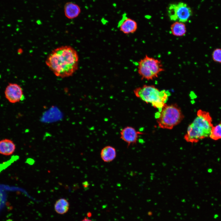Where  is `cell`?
<instances>
[{
    "label": "cell",
    "instance_id": "cell-1",
    "mask_svg": "<svg viewBox=\"0 0 221 221\" xmlns=\"http://www.w3.org/2000/svg\"><path fill=\"white\" fill-rule=\"evenodd\" d=\"M45 63L56 76L67 77L72 76L77 70L79 56L76 51L72 47L62 46L52 50Z\"/></svg>",
    "mask_w": 221,
    "mask_h": 221
},
{
    "label": "cell",
    "instance_id": "cell-2",
    "mask_svg": "<svg viewBox=\"0 0 221 221\" xmlns=\"http://www.w3.org/2000/svg\"><path fill=\"white\" fill-rule=\"evenodd\" d=\"M213 126L209 113L200 110L197 112V116L188 126L184 139L188 142H197L209 137Z\"/></svg>",
    "mask_w": 221,
    "mask_h": 221
},
{
    "label": "cell",
    "instance_id": "cell-3",
    "mask_svg": "<svg viewBox=\"0 0 221 221\" xmlns=\"http://www.w3.org/2000/svg\"><path fill=\"white\" fill-rule=\"evenodd\" d=\"M135 96L147 103H150L160 111L166 104L170 95L169 91L160 90L152 85H144L134 91Z\"/></svg>",
    "mask_w": 221,
    "mask_h": 221
},
{
    "label": "cell",
    "instance_id": "cell-4",
    "mask_svg": "<svg viewBox=\"0 0 221 221\" xmlns=\"http://www.w3.org/2000/svg\"><path fill=\"white\" fill-rule=\"evenodd\" d=\"M184 118L181 110L177 104H166L160 111L157 122L159 127L171 130L179 124Z\"/></svg>",
    "mask_w": 221,
    "mask_h": 221
},
{
    "label": "cell",
    "instance_id": "cell-5",
    "mask_svg": "<svg viewBox=\"0 0 221 221\" xmlns=\"http://www.w3.org/2000/svg\"><path fill=\"white\" fill-rule=\"evenodd\" d=\"M164 71L160 60L148 55L138 62V72L142 79L153 80Z\"/></svg>",
    "mask_w": 221,
    "mask_h": 221
},
{
    "label": "cell",
    "instance_id": "cell-6",
    "mask_svg": "<svg viewBox=\"0 0 221 221\" xmlns=\"http://www.w3.org/2000/svg\"><path fill=\"white\" fill-rule=\"evenodd\" d=\"M168 16L172 21L185 22L192 14L191 8L186 3L183 2L172 3L168 8Z\"/></svg>",
    "mask_w": 221,
    "mask_h": 221
},
{
    "label": "cell",
    "instance_id": "cell-7",
    "mask_svg": "<svg viewBox=\"0 0 221 221\" xmlns=\"http://www.w3.org/2000/svg\"><path fill=\"white\" fill-rule=\"evenodd\" d=\"M5 95L8 101L12 103L18 102L24 98L22 88L16 83H9L5 89Z\"/></svg>",
    "mask_w": 221,
    "mask_h": 221
},
{
    "label": "cell",
    "instance_id": "cell-8",
    "mask_svg": "<svg viewBox=\"0 0 221 221\" xmlns=\"http://www.w3.org/2000/svg\"><path fill=\"white\" fill-rule=\"evenodd\" d=\"M120 138L127 145L128 148L136 144L140 135L143 133L137 131L134 127L127 126L122 129L120 132Z\"/></svg>",
    "mask_w": 221,
    "mask_h": 221
},
{
    "label": "cell",
    "instance_id": "cell-9",
    "mask_svg": "<svg viewBox=\"0 0 221 221\" xmlns=\"http://www.w3.org/2000/svg\"><path fill=\"white\" fill-rule=\"evenodd\" d=\"M118 27L121 32L125 34H129L136 31L138 24L135 20L127 17L125 14L119 22Z\"/></svg>",
    "mask_w": 221,
    "mask_h": 221
},
{
    "label": "cell",
    "instance_id": "cell-10",
    "mask_svg": "<svg viewBox=\"0 0 221 221\" xmlns=\"http://www.w3.org/2000/svg\"><path fill=\"white\" fill-rule=\"evenodd\" d=\"M101 159L105 162L108 163L114 161L117 156L116 149L110 145L106 146L101 150L100 153Z\"/></svg>",
    "mask_w": 221,
    "mask_h": 221
},
{
    "label": "cell",
    "instance_id": "cell-11",
    "mask_svg": "<svg viewBox=\"0 0 221 221\" xmlns=\"http://www.w3.org/2000/svg\"><path fill=\"white\" fill-rule=\"evenodd\" d=\"M64 12L67 18L74 19L79 15L81 13V9L77 4L72 2H68L64 5Z\"/></svg>",
    "mask_w": 221,
    "mask_h": 221
},
{
    "label": "cell",
    "instance_id": "cell-12",
    "mask_svg": "<svg viewBox=\"0 0 221 221\" xmlns=\"http://www.w3.org/2000/svg\"><path fill=\"white\" fill-rule=\"evenodd\" d=\"M15 145L10 139H5L0 141V153L5 155L13 154L15 149Z\"/></svg>",
    "mask_w": 221,
    "mask_h": 221
},
{
    "label": "cell",
    "instance_id": "cell-13",
    "mask_svg": "<svg viewBox=\"0 0 221 221\" xmlns=\"http://www.w3.org/2000/svg\"><path fill=\"white\" fill-rule=\"evenodd\" d=\"M170 30L173 36L178 37L184 36L186 33L185 24L183 22L177 21L171 25Z\"/></svg>",
    "mask_w": 221,
    "mask_h": 221
},
{
    "label": "cell",
    "instance_id": "cell-14",
    "mask_svg": "<svg viewBox=\"0 0 221 221\" xmlns=\"http://www.w3.org/2000/svg\"><path fill=\"white\" fill-rule=\"evenodd\" d=\"M69 206L68 201L65 198H61L56 202L54 205V210L57 213L63 215L68 211Z\"/></svg>",
    "mask_w": 221,
    "mask_h": 221
},
{
    "label": "cell",
    "instance_id": "cell-15",
    "mask_svg": "<svg viewBox=\"0 0 221 221\" xmlns=\"http://www.w3.org/2000/svg\"><path fill=\"white\" fill-rule=\"evenodd\" d=\"M209 137L214 140L221 139V124L213 126Z\"/></svg>",
    "mask_w": 221,
    "mask_h": 221
},
{
    "label": "cell",
    "instance_id": "cell-16",
    "mask_svg": "<svg viewBox=\"0 0 221 221\" xmlns=\"http://www.w3.org/2000/svg\"><path fill=\"white\" fill-rule=\"evenodd\" d=\"M212 58L215 62L221 63V48L215 49L212 53Z\"/></svg>",
    "mask_w": 221,
    "mask_h": 221
},
{
    "label": "cell",
    "instance_id": "cell-17",
    "mask_svg": "<svg viewBox=\"0 0 221 221\" xmlns=\"http://www.w3.org/2000/svg\"><path fill=\"white\" fill-rule=\"evenodd\" d=\"M81 221H93L87 218L86 217H84Z\"/></svg>",
    "mask_w": 221,
    "mask_h": 221
},
{
    "label": "cell",
    "instance_id": "cell-18",
    "mask_svg": "<svg viewBox=\"0 0 221 221\" xmlns=\"http://www.w3.org/2000/svg\"><path fill=\"white\" fill-rule=\"evenodd\" d=\"M220 123L221 124V123Z\"/></svg>",
    "mask_w": 221,
    "mask_h": 221
}]
</instances>
